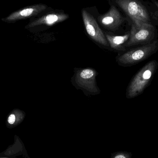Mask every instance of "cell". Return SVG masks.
Returning a JSON list of instances; mask_svg holds the SVG:
<instances>
[{
	"label": "cell",
	"instance_id": "obj_1",
	"mask_svg": "<svg viewBox=\"0 0 158 158\" xmlns=\"http://www.w3.org/2000/svg\"><path fill=\"white\" fill-rule=\"evenodd\" d=\"M158 67L156 60H152L143 67L132 79L126 91V98H134L141 95L149 85Z\"/></svg>",
	"mask_w": 158,
	"mask_h": 158
},
{
	"label": "cell",
	"instance_id": "obj_2",
	"mask_svg": "<svg viewBox=\"0 0 158 158\" xmlns=\"http://www.w3.org/2000/svg\"><path fill=\"white\" fill-rule=\"evenodd\" d=\"M158 51V40L129 50L118 56L117 61L123 66L137 64L156 53Z\"/></svg>",
	"mask_w": 158,
	"mask_h": 158
},
{
	"label": "cell",
	"instance_id": "obj_3",
	"mask_svg": "<svg viewBox=\"0 0 158 158\" xmlns=\"http://www.w3.org/2000/svg\"><path fill=\"white\" fill-rule=\"evenodd\" d=\"M156 37L155 28L149 23L136 21L133 22L130 37L125 47L137 45H145L153 42Z\"/></svg>",
	"mask_w": 158,
	"mask_h": 158
},
{
	"label": "cell",
	"instance_id": "obj_4",
	"mask_svg": "<svg viewBox=\"0 0 158 158\" xmlns=\"http://www.w3.org/2000/svg\"><path fill=\"white\" fill-rule=\"evenodd\" d=\"M115 2L133 22L149 23V15L146 7L138 0H115Z\"/></svg>",
	"mask_w": 158,
	"mask_h": 158
},
{
	"label": "cell",
	"instance_id": "obj_5",
	"mask_svg": "<svg viewBox=\"0 0 158 158\" xmlns=\"http://www.w3.org/2000/svg\"><path fill=\"white\" fill-rule=\"evenodd\" d=\"M97 72L93 69H81L75 75V83L80 88L91 94H98L100 91L97 85Z\"/></svg>",
	"mask_w": 158,
	"mask_h": 158
},
{
	"label": "cell",
	"instance_id": "obj_6",
	"mask_svg": "<svg viewBox=\"0 0 158 158\" xmlns=\"http://www.w3.org/2000/svg\"><path fill=\"white\" fill-rule=\"evenodd\" d=\"M81 13L85 30L89 37L99 44L108 46L109 44L106 36L94 17L85 9H82Z\"/></svg>",
	"mask_w": 158,
	"mask_h": 158
},
{
	"label": "cell",
	"instance_id": "obj_7",
	"mask_svg": "<svg viewBox=\"0 0 158 158\" xmlns=\"http://www.w3.org/2000/svg\"><path fill=\"white\" fill-rule=\"evenodd\" d=\"M98 20L102 27L109 30H117L125 20L116 6H112L106 14L98 16Z\"/></svg>",
	"mask_w": 158,
	"mask_h": 158
},
{
	"label": "cell",
	"instance_id": "obj_8",
	"mask_svg": "<svg viewBox=\"0 0 158 158\" xmlns=\"http://www.w3.org/2000/svg\"><path fill=\"white\" fill-rule=\"evenodd\" d=\"M47 5L44 4H38L27 6L13 12L8 16L2 19L6 22H15L18 20H24L38 15L47 8Z\"/></svg>",
	"mask_w": 158,
	"mask_h": 158
},
{
	"label": "cell",
	"instance_id": "obj_9",
	"mask_svg": "<svg viewBox=\"0 0 158 158\" xmlns=\"http://www.w3.org/2000/svg\"><path fill=\"white\" fill-rule=\"evenodd\" d=\"M69 18L68 14L64 12H56V13H50L45 15L39 18L38 19L30 24V27L40 26L44 25L48 26H52L57 23L66 20Z\"/></svg>",
	"mask_w": 158,
	"mask_h": 158
},
{
	"label": "cell",
	"instance_id": "obj_10",
	"mask_svg": "<svg viewBox=\"0 0 158 158\" xmlns=\"http://www.w3.org/2000/svg\"><path fill=\"white\" fill-rule=\"evenodd\" d=\"M106 38L111 48L117 51H125L126 47L124 46L130 37V32L121 36H115L106 34Z\"/></svg>",
	"mask_w": 158,
	"mask_h": 158
},
{
	"label": "cell",
	"instance_id": "obj_11",
	"mask_svg": "<svg viewBox=\"0 0 158 158\" xmlns=\"http://www.w3.org/2000/svg\"><path fill=\"white\" fill-rule=\"evenodd\" d=\"M132 155L130 152L122 151L115 153L111 158H132Z\"/></svg>",
	"mask_w": 158,
	"mask_h": 158
},
{
	"label": "cell",
	"instance_id": "obj_12",
	"mask_svg": "<svg viewBox=\"0 0 158 158\" xmlns=\"http://www.w3.org/2000/svg\"><path fill=\"white\" fill-rule=\"evenodd\" d=\"M15 116L14 114H11V115H10L9 117H8L7 121H8V123L9 124L12 125V124H14V123H15Z\"/></svg>",
	"mask_w": 158,
	"mask_h": 158
},
{
	"label": "cell",
	"instance_id": "obj_13",
	"mask_svg": "<svg viewBox=\"0 0 158 158\" xmlns=\"http://www.w3.org/2000/svg\"><path fill=\"white\" fill-rule=\"evenodd\" d=\"M153 2H154V3H155V4L156 5V6L158 8V2H156V1H153Z\"/></svg>",
	"mask_w": 158,
	"mask_h": 158
},
{
	"label": "cell",
	"instance_id": "obj_14",
	"mask_svg": "<svg viewBox=\"0 0 158 158\" xmlns=\"http://www.w3.org/2000/svg\"></svg>",
	"mask_w": 158,
	"mask_h": 158
}]
</instances>
